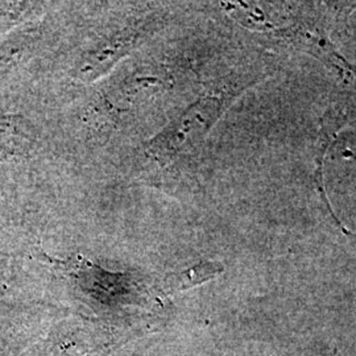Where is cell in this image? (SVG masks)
<instances>
[{
    "label": "cell",
    "mask_w": 356,
    "mask_h": 356,
    "mask_svg": "<svg viewBox=\"0 0 356 356\" xmlns=\"http://www.w3.org/2000/svg\"><path fill=\"white\" fill-rule=\"evenodd\" d=\"M226 13L254 35L279 42H288L306 51L341 78L351 82L355 67L346 61L331 42L323 15L313 4L281 3H223Z\"/></svg>",
    "instance_id": "1"
},
{
    "label": "cell",
    "mask_w": 356,
    "mask_h": 356,
    "mask_svg": "<svg viewBox=\"0 0 356 356\" xmlns=\"http://www.w3.org/2000/svg\"><path fill=\"white\" fill-rule=\"evenodd\" d=\"M38 132L33 124L19 115L0 116V151L26 156L35 148Z\"/></svg>",
    "instance_id": "3"
},
{
    "label": "cell",
    "mask_w": 356,
    "mask_h": 356,
    "mask_svg": "<svg viewBox=\"0 0 356 356\" xmlns=\"http://www.w3.org/2000/svg\"><path fill=\"white\" fill-rule=\"evenodd\" d=\"M323 159H325V154H318V156H317V161H316L317 165H316V172H314V184H316V188H317L319 197H321L322 202L325 204L327 213L330 214L332 220L335 222V225L343 232L344 236L356 247L355 232H353V231H350V229H347L343 223L338 219V216L334 213V210H332V207H331L330 201H329V198H327V194H326V191H325V184H323Z\"/></svg>",
    "instance_id": "4"
},
{
    "label": "cell",
    "mask_w": 356,
    "mask_h": 356,
    "mask_svg": "<svg viewBox=\"0 0 356 356\" xmlns=\"http://www.w3.org/2000/svg\"><path fill=\"white\" fill-rule=\"evenodd\" d=\"M256 76H226L204 90V94L159 134L147 147V154L163 165L184 159L191 160L198 153L204 138L219 118L244 90L254 85Z\"/></svg>",
    "instance_id": "2"
}]
</instances>
